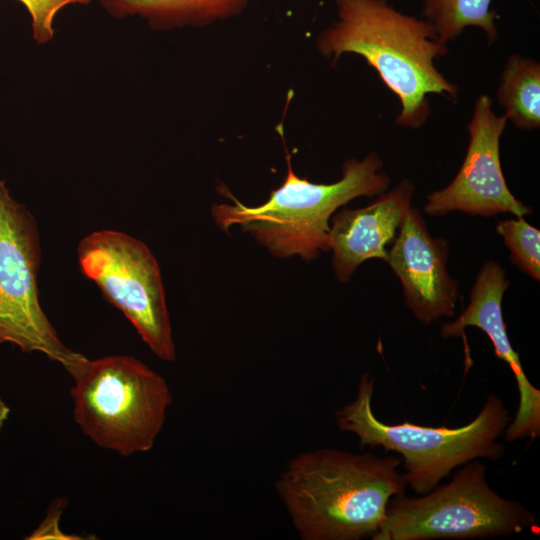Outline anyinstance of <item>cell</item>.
<instances>
[{
	"instance_id": "obj_1",
	"label": "cell",
	"mask_w": 540,
	"mask_h": 540,
	"mask_svg": "<svg viewBox=\"0 0 540 540\" xmlns=\"http://www.w3.org/2000/svg\"><path fill=\"white\" fill-rule=\"evenodd\" d=\"M402 459L320 448L291 458L274 488L303 540H360L380 529L389 500L405 494Z\"/></svg>"
},
{
	"instance_id": "obj_2",
	"label": "cell",
	"mask_w": 540,
	"mask_h": 540,
	"mask_svg": "<svg viewBox=\"0 0 540 540\" xmlns=\"http://www.w3.org/2000/svg\"><path fill=\"white\" fill-rule=\"evenodd\" d=\"M339 20L318 37L319 52L336 62L344 53L362 56L398 97L396 124L422 126L431 114L428 95L456 102L458 86L434 61L448 52L434 27L396 10L387 0H336Z\"/></svg>"
},
{
	"instance_id": "obj_3",
	"label": "cell",
	"mask_w": 540,
	"mask_h": 540,
	"mask_svg": "<svg viewBox=\"0 0 540 540\" xmlns=\"http://www.w3.org/2000/svg\"><path fill=\"white\" fill-rule=\"evenodd\" d=\"M287 155V173L280 187L257 206H247L227 189L231 203H215L211 214L224 232L240 226L257 243L278 258L299 256L311 261L330 250V220L333 214L360 196H378L391 183L383 161L375 152L362 160L348 159L342 177L335 183L317 184L300 178Z\"/></svg>"
},
{
	"instance_id": "obj_4",
	"label": "cell",
	"mask_w": 540,
	"mask_h": 540,
	"mask_svg": "<svg viewBox=\"0 0 540 540\" xmlns=\"http://www.w3.org/2000/svg\"><path fill=\"white\" fill-rule=\"evenodd\" d=\"M63 367L73 379L74 419L91 441L122 456L153 447L172 402L161 375L129 355L77 352Z\"/></svg>"
},
{
	"instance_id": "obj_5",
	"label": "cell",
	"mask_w": 540,
	"mask_h": 540,
	"mask_svg": "<svg viewBox=\"0 0 540 540\" xmlns=\"http://www.w3.org/2000/svg\"><path fill=\"white\" fill-rule=\"evenodd\" d=\"M373 390V379L363 374L354 401L336 412V424L341 431L356 435L361 448L380 446L402 455L406 485L419 495L434 489L459 465L477 458L497 460L504 455V445L498 438L511 418L495 394L488 395L470 423L449 428L384 423L373 413Z\"/></svg>"
},
{
	"instance_id": "obj_6",
	"label": "cell",
	"mask_w": 540,
	"mask_h": 540,
	"mask_svg": "<svg viewBox=\"0 0 540 540\" xmlns=\"http://www.w3.org/2000/svg\"><path fill=\"white\" fill-rule=\"evenodd\" d=\"M418 497L393 496L373 540L472 539L509 536L532 526L535 515L497 494L486 468L470 461L451 481Z\"/></svg>"
},
{
	"instance_id": "obj_7",
	"label": "cell",
	"mask_w": 540,
	"mask_h": 540,
	"mask_svg": "<svg viewBox=\"0 0 540 540\" xmlns=\"http://www.w3.org/2000/svg\"><path fill=\"white\" fill-rule=\"evenodd\" d=\"M83 274L135 327L161 360L176 358L158 262L140 240L113 230L95 231L77 248Z\"/></svg>"
},
{
	"instance_id": "obj_8",
	"label": "cell",
	"mask_w": 540,
	"mask_h": 540,
	"mask_svg": "<svg viewBox=\"0 0 540 540\" xmlns=\"http://www.w3.org/2000/svg\"><path fill=\"white\" fill-rule=\"evenodd\" d=\"M40 254L34 218L0 180V344L42 353L63 366L77 352L63 344L40 305Z\"/></svg>"
},
{
	"instance_id": "obj_9",
	"label": "cell",
	"mask_w": 540,
	"mask_h": 540,
	"mask_svg": "<svg viewBox=\"0 0 540 540\" xmlns=\"http://www.w3.org/2000/svg\"><path fill=\"white\" fill-rule=\"evenodd\" d=\"M490 96L480 95L467 125L469 143L462 165L449 185L432 192L423 208L430 216L452 211L483 217L509 212L530 215L526 206L509 190L500 162V138L507 125L505 114L496 115Z\"/></svg>"
},
{
	"instance_id": "obj_10",
	"label": "cell",
	"mask_w": 540,
	"mask_h": 540,
	"mask_svg": "<svg viewBox=\"0 0 540 540\" xmlns=\"http://www.w3.org/2000/svg\"><path fill=\"white\" fill-rule=\"evenodd\" d=\"M449 249V242L430 235L419 210L411 207L389 250L387 263L402 284L405 303L426 325L455 314L460 292L447 270Z\"/></svg>"
},
{
	"instance_id": "obj_11",
	"label": "cell",
	"mask_w": 540,
	"mask_h": 540,
	"mask_svg": "<svg viewBox=\"0 0 540 540\" xmlns=\"http://www.w3.org/2000/svg\"><path fill=\"white\" fill-rule=\"evenodd\" d=\"M509 281L505 270L495 261L488 260L481 267L470 292L469 303L456 320L441 326L443 338H457L465 328L474 326L491 340L497 358L504 361L515 376L519 405L505 429V440L535 439L540 435V390L528 380L519 355L508 338L502 314V299Z\"/></svg>"
},
{
	"instance_id": "obj_12",
	"label": "cell",
	"mask_w": 540,
	"mask_h": 540,
	"mask_svg": "<svg viewBox=\"0 0 540 540\" xmlns=\"http://www.w3.org/2000/svg\"><path fill=\"white\" fill-rule=\"evenodd\" d=\"M415 186L409 179L378 195L371 204L336 211L330 220L332 267L338 281L347 282L366 260L387 262V246L396 238L412 207Z\"/></svg>"
},
{
	"instance_id": "obj_13",
	"label": "cell",
	"mask_w": 540,
	"mask_h": 540,
	"mask_svg": "<svg viewBox=\"0 0 540 540\" xmlns=\"http://www.w3.org/2000/svg\"><path fill=\"white\" fill-rule=\"evenodd\" d=\"M247 0H101L114 17L138 15L157 29L200 24L225 17Z\"/></svg>"
},
{
	"instance_id": "obj_14",
	"label": "cell",
	"mask_w": 540,
	"mask_h": 540,
	"mask_svg": "<svg viewBox=\"0 0 540 540\" xmlns=\"http://www.w3.org/2000/svg\"><path fill=\"white\" fill-rule=\"evenodd\" d=\"M497 102L507 120L522 130L540 126V63L511 54L505 62L497 90Z\"/></svg>"
},
{
	"instance_id": "obj_15",
	"label": "cell",
	"mask_w": 540,
	"mask_h": 540,
	"mask_svg": "<svg viewBox=\"0 0 540 540\" xmlns=\"http://www.w3.org/2000/svg\"><path fill=\"white\" fill-rule=\"evenodd\" d=\"M492 0H424L422 14L433 27L439 43L447 45L465 28L474 26L486 34L489 44L498 38L497 14L490 9Z\"/></svg>"
},
{
	"instance_id": "obj_16",
	"label": "cell",
	"mask_w": 540,
	"mask_h": 540,
	"mask_svg": "<svg viewBox=\"0 0 540 540\" xmlns=\"http://www.w3.org/2000/svg\"><path fill=\"white\" fill-rule=\"evenodd\" d=\"M518 269L536 281L540 280V231L523 217L504 219L496 226Z\"/></svg>"
},
{
	"instance_id": "obj_17",
	"label": "cell",
	"mask_w": 540,
	"mask_h": 540,
	"mask_svg": "<svg viewBox=\"0 0 540 540\" xmlns=\"http://www.w3.org/2000/svg\"><path fill=\"white\" fill-rule=\"evenodd\" d=\"M31 16L33 38L44 44L54 37L53 21L56 14L70 4H89L92 0H18Z\"/></svg>"
},
{
	"instance_id": "obj_18",
	"label": "cell",
	"mask_w": 540,
	"mask_h": 540,
	"mask_svg": "<svg viewBox=\"0 0 540 540\" xmlns=\"http://www.w3.org/2000/svg\"><path fill=\"white\" fill-rule=\"evenodd\" d=\"M67 505L65 498H57L49 507L40 525L26 537L28 540H79L83 537L64 533L60 529V518Z\"/></svg>"
},
{
	"instance_id": "obj_19",
	"label": "cell",
	"mask_w": 540,
	"mask_h": 540,
	"mask_svg": "<svg viewBox=\"0 0 540 540\" xmlns=\"http://www.w3.org/2000/svg\"><path fill=\"white\" fill-rule=\"evenodd\" d=\"M10 413L9 406L5 403V401L0 396V432L8 419Z\"/></svg>"
}]
</instances>
